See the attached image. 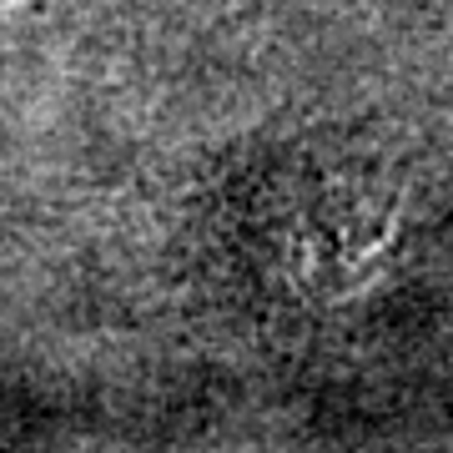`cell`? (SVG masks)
Segmentation results:
<instances>
[{
	"instance_id": "cell-1",
	"label": "cell",
	"mask_w": 453,
	"mask_h": 453,
	"mask_svg": "<svg viewBox=\"0 0 453 453\" xmlns=\"http://www.w3.org/2000/svg\"><path fill=\"white\" fill-rule=\"evenodd\" d=\"M5 5H16V0H0V11H5Z\"/></svg>"
}]
</instances>
